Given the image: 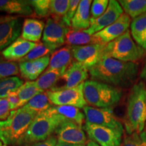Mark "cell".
Returning <instances> with one entry per match:
<instances>
[{
    "mask_svg": "<svg viewBox=\"0 0 146 146\" xmlns=\"http://www.w3.org/2000/svg\"><path fill=\"white\" fill-rule=\"evenodd\" d=\"M118 2L125 14L133 19L146 13V0H120Z\"/></svg>",
    "mask_w": 146,
    "mask_h": 146,
    "instance_id": "obj_27",
    "label": "cell"
},
{
    "mask_svg": "<svg viewBox=\"0 0 146 146\" xmlns=\"http://www.w3.org/2000/svg\"><path fill=\"white\" fill-rule=\"evenodd\" d=\"M11 111L10 104L6 98L0 99V120H6L10 116Z\"/></svg>",
    "mask_w": 146,
    "mask_h": 146,
    "instance_id": "obj_38",
    "label": "cell"
},
{
    "mask_svg": "<svg viewBox=\"0 0 146 146\" xmlns=\"http://www.w3.org/2000/svg\"><path fill=\"white\" fill-rule=\"evenodd\" d=\"M92 1L81 0L72 21L71 29L78 31H85L90 27V10Z\"/></svg>",
    "mask_w": 146,
    "mask_h": 146,
    "instance_id": "obj_19",
    "label": "cell"
},
{
    "mask_svg": "<svg viewBox=\"0 0 146 146\" xmlns=\"http://www.w3.org/2000/svg\"><path fill=\"white\" fill-rule=\"evenodd\" d=\"M0 146H3V145H2V142H1V141H0Z\"/></svg>",
    "mask_w": 146,
    "mask_h": 146,
    "instance_id": "obj_45",
    "label": "cell"
},
{
    "mask_svg": "<svg viewBox=\"0 0 146 146\" xmlns=\"http://www.w3.org/2000/svg\"><path fill=\"white\" fill-rule=\"evenodd\" d=\"M138 66L104 56L99 62L89 69L91 80L102 82L116 87H125L135 81Z\"/></svg>",
    "mask_w": 146,
    "mask_h": 146,
    "instance_id": "obj_1",
    "label": "cell"
},
{
    "mask_svg": "<svg viewBox=\"0 0 146 146\" xmlns=\"http://www.w3.org/2000/svg\"><path fill=\"white\" fill-rule=\"evenodd\" d=\"M56 146H85V145H75V144H70V143H59L58 142Z\"/></svg>",
    "mask_w": 146,
    "mask_h": 146,
    "instance_id": "obj_43",
    "label": "cell"
},
{
    "mask_svg": "<svg viewBox=\"0 0 146 146\" xmlns=\"http://www.w3.org/2000/svg\"><path fill=\"white\" fill-rule=\"evenodd\" d=\"M145 130H146V123H145Z\"/></svg>",
    "mask_w": 146,
    "mask_h": 146,
    "instance_id": "obj_46",
    "label": "cell"
},
{
    "mask_svg": "<svg viewBox=\"0 0 146 146\" xmlns=\"http://www.w3.org/2000/svg\"><path fill=\"white\" fill-rule=\"evenodd\" d=\"M44 91L36 86L35 81H27L16 91L18 98L21 102V108L27 104L33 97Z\"/></svg>",
    "mask_w": 146,
    "mask_h": 146,
    "instance_id": "obj_29",
    "label": "cell"
},
{
    "mask_svg": "<svg viewBox=\"0 0 146 146\" xmlns=\"http://www.w3.org/2000/svg\"><path fill=\"white\" fill-rule=\"evenodd\" d=\"M83 84L82 83L74 88L64 90L47 91V96L54 106H70L80 109L83 108L87 106L84 97Z\"/></svg>",
    "mask_w": 146,
    "mask_h": 146,
    "instance_id": "obj_9",
    "label": "cell"
},
{
    "mask_svg": "<svg viewBox=\"0 0 146 146\" xmlns=\"http://www.w3.org/2000/svg\"><path fill=\"white\" fill-rule=\"evenodd\" d=\"M58 143V139L56 136L52 135L43 141L37 142L27 146H56Z\"/></svg>",
    "mask_w": 146,
    "mask_h": 146,
    "instance_id": "obj_40",
    "label": "cell"
},
{
    "mask_svg": "<svg viewBox=\"0 0 146 146\" xmlns=\"http://www.w3.org/2000/svg\"><path fill=\"white\" fill-rule=\"evenodd\" d=\"M53 106L46 92H42L37 94L29 101L24 108L39 114V113L47 110Z\"/></svg>",
    "mask_w": 146,
    "mask_h": 146,
    "instance_id": "obj_28",
    "label": "cell"
},
{
    "mask_svg": "<svg viewBox=\"0 0 146 146\" xmlns=\"http://www.w3.org/2000/svg\"><path fill=\"white\" fill-rule=\"evenodd\" d=\"M69 6L68 0H51L50 16L56 21H62Z\"/></svg>",
    "mask_w": 146,
    "mask_h": 146,
    "instance_id": "obj_32",
    "label": "cell"
},
{
    "mask_svg": "<svg viewBox=\"0 0 146 146\" xmlns=\"http://www.w3.org/2000/svg\"><path fill=\"white\" fill-rule=\"evenodd\" d=\"M122 146H146V130L141 133H134L133 134H125Z\"/></svg>",
    "mask_w": 146,
    "mask_h": 146,
    "instance_id": "obj_34",
    "label": "cell"
},
{
    "mask_svg": "<svg viewBox=\"0 0 146 146\" xmlns=\"http://www.w3.org/2000/svg\"><path fill=\"white\" fill-rule=\"evenodd\" d=\"M72 49L69 46H65L56 50L50 56L49 70H62L65 72L72 63Z\"/></svg>",
    "mask_w": 146,
    "mask_h": 146,
    "instance_id": "obj_20",
    "label": "cell"
},
{
    "mask_svg": "<svg viewBox=\"0 0 146 146\" xmlns=\"http://www.w3.org/2000/svg\"><path fill=\"white\" fill-rule=\"evenodd\" d=\"M23 25V20L20 17L0 25V52H2L19 37Z\"/></svg>",
    "mask_w": 146,
    "mask_h": 146,
    "instance_id": "obj_17",
    "label": "cell"
},
{
    "mask_svg": "<svg viewBox=\"0 0 146 146\" xmlns=\"http://www.w3.org/2000/svg\"><path fill=\"white\" fill-rule=\"evenodd\" d=\"M52 109L54 112L60 114L66 120L74 122L83 127L85 116L80 108L70 106H53Z\"/></svg>",
    "mask_w": 146,
    "mask_h": 146,
    "instance_id": "obj_25",
    "label": "cell"
},
{
    "mask_svg": "<svg viewBox=\"0 0 146 146\" xmlns=\"http://www.w3.org/2000/svg\"><path fill=\"white\" fill-rule=\"evenodd\" d=\"M100 42L94 35H90L84 31L74 30L70 29L66 36L65 44L70 47L76 46H83V45L96 44Z\"/></svg>",
    "mask_w": 146,
    "mask_h": 146,
    "instance_id": "obj_23",
    "label": "cell"
},
{
    "mask_svg": "<svg viewBox=\"0 0 146 146\" xmlns=\"http://www.w3.org/2000/svg\"><path fill=\"white\" fill-rule=\"evenodd\" d=\"M37 44L36 43L27 41L19 36L10 46L1 52V56L9 61L19 62L33 50Z\"/></svg>",
    "mask_w": 146,
    "mask_h": 146,
    "instance_id": "obj_18",
    "label": "cell"
},
{
    "mask_svg": "<svg viewBox=\"0 0 146 146\" xmlns=\"http://www.w3.org/2000/svg\"><path fill=\"white\" fill-rule=\"evenodd\" d=\"M3 146H8V145H3Z\"/></svg>",
    "mask_w": 146,
    "mask_h": 146,
    "instance_id": "obj_47",
    "label": "cell"
},
{
    "mask_svg": "<svg viewBox=\"0 0 146 146\" xmlns=\"http://www.w3.org/2000/svg\"><path fill=\"white\" fill-rule=\"evenodd\" d=\"M84 130L89 139L100 146H122L123 133L110 128L85 123Z\"/></svg>",
    "mask_w": 146,
    "mask_h": 146,
    "instance_id": "obj_10",
    "label": "cell"
},
{
    "mask_svg": "<svg viewBox=\"0 0 146 146\" xmlns=\"http://www.w3.org/2000/svg\"><path fill=\"white\" fill-rule=\"evenodd\" d=\"M56 50L53 49L52 47L45 44L43 42H40L33 50L31 51L25 58L20 60L19 62L31 61V60L39 59V58L45 57L47 56H50Z\"/></svg>",
    "mask_w": 146,
    "mask_h": 146,
    "instance_id": "obj_31",
    "label": "cell"
},
{
    "mask_svg": "<svg viewBox=\"0 0 146 146\" xmlns=\"http://www.w3.org/2000/svg\"><path fill=\"white\" fill-rule=\"evenodd\" d=\"M70 28L62 21L48 18L43 31L42 42L56 50L65 44L66 36Z\"/></svg>",
    "mask_w": 146,
    "mask_h": 146,
    "instance_id": "obj_12",
    "label": "cell"
},
{
    "mask_svg": "<svg viewBox=\"0 0 146 146\" xmlns=\"http://www.w3.org/2000/svg\"><path fill=\"white\" fill-rule=\"evenodd\" d=\"M0 12L20 16H29L33 14L34 11L29 1L25 0H0Z\"/></svg>",
    "mask_w": 146,
    "mask_h": 146,
    "instance_id": "obj_22",
    "label": "cell"
},
{
    "mask_svg": "<svg viewBox=\"0 0 146 146\" xmlns=\"http://www.w3.org/2000/svg\"><path fill=\"white\" fill-rule=\"evenodd\" d=\"M140 77L146 81V62L141 70V72H140Z\"/></svg>",
    "mask_w": 146,
    "mask_h": 146,
    "instance_id": "obj_42",
    "label": "cell"
},
{
    "mask_svg": "<svg viewBox=\"0 0 146 146\" xmlns=\"http://www.w3.org/2000/svg\"><path fill=\"white\" fill-rule=\"evenodd\" d=\"M64 73V72L62 70L47 69L36 80V86L44 92L45 91H50L56 85Z\"/></svg>",
    "mask_w": 146,
    "mask_h": 146,
    "instance_id": "obj_26",
    "label": "cell"
},
{
    "mask_svg": "<svg viewBox=\"0 0 146 146\" xmlns=\"http://www.w3.org/2000/svg\"><path fill=\"white\" fill-rule=\"evenodd\" d=\"M37 114L24 107L11 111L6 120H0V141L5 145H18Z\"/></svg>",
    "mask_w": 146,
    "mask_h": 146,
    "instance_id": "obj_3",
    "label": "cell"
},
{
    "mask_svg": "<svg viewBox=\"0 0 146 146\" xmlns=\"http://www.w3.org/2000/svg\"><path fill=\"white\" fill-rule=\"evenodd\" d=\"M55 133L59 143L85 145L87 142L83 127L68 120L60 124Z\"/></svg>",
    "mask_w": 146,
    "mask_h": 146,
    "instance_id": "obj_13",
    "label": "cell"
},
{
    "mask_svg": "<svg viewBox=\"0 0 146 146\" xmlns=\"http://www.w3.org/2000/svg\"><path fill=\"white\" fill-rule=\"evenodd\" d=\"M83 111L85 116V123L102 126L114 129L124 133V126L116 117L112 108H98L89 106L84 107Z\"/></svg>",
    "mask_w": 146,
    "mask_h": 146,
    "instance_id": "obj_7",
    "label": "cell"
},
{
    "mask_svg": "<svg viewBox=\"0 0 146 146\" xmlns=\"http://www.w3.org/2000/svg\"><path fill=\"white\" fill-rule=\"evenodd\" d=\"M106 44L96 43L83 46L71 47L72 57L76 62L82 64L86 68H91L99 62L104 56V50Z\"/></svg>",
    "mask_w": 146,
    "mask_h": 146,
    "instance_id": "obj_11",
    "label": "cell"
},
{
    "mask_svg": "<svg viewBox=\"0 0 146 146\" xmlns=\"http://www.w3.org/2000/svg\"><path fill=\"white\" fill-rule=\"evenodd\" d=\"M19 74V66L15 62H11L0 56V79Z\"/></svg>",
    "mask_w": 146,
    "mask_h": 146,
    "instance_id": "obj_33",
    "label": "cell"
},
{
    "mask_svg": "<svg viewBox=\"0 0 146 146\" xmlns=\"http://www.w3.org/2000/svg\"><path fill=\"white\" fill-rule=\"evenodd\" d=\"M24 84V81L18 76H10L0 79V99L6 98L15 92Z\"/></svg>",
    "mask_w": 146,
    "mask_h": 146,
    "instance_id": "obj_30",
    "label": "cell"
},
{
    "mask_svg": "<svg viewBox=\"0 0 146 146\" xmlns=\"http://www.w3.org/2000/svg\"><path fill=\"white\" fill-rule=\"evenodd\" d=\"M45 26L41 20L27 18L24 21L21 37L27 41L37 43L43 36Z\"/></svg>",
    "mask_w": 146,
    "mask_h": 146,
    "instance_id": "obj_21",
    "label": "cell"
},
{
    "mask_svg": "<svg viewBox=\"0 0 146 146\" xmlns=\"http://www.w3.org/2000/svg\"><path fill=\"white\" fill-rule=\"evenodd\" d=\"M6 99L10 104V109L12 111L16 110L21 108V100H20L17 94H16V91L11 94L8 98H6Z\"/></svg>",
    "mask_w": 146,
    "mask_h": 146,
    "instance_id": "obj_39",
    "label": "cell"
},
{
    "mask_svg": "<svg viewBox=\"0 0 146 146\" xmlns=\"http://www.w3.org/2000/svg\"><path fill=\"white\" fill-rule=\"evenodd\" d=\"M123 14V9L119 2L116 0H110L104 13L95 21L91 22L90 27L84 31L90 35H94L114 23Z\"/></svg>",
    "mask_w": 146,
    "mask_h": 146,
    "instance_id": "obj_14",
    "label": "cell"
},
{
    "mask_svg": "<svg viewBox=\"0 0 146 146\" xmlns=\"http://www.w3.org/2000/svg\"><path fill=\"white\" fill-rule=\"evenodd\" d=\"M131 23L130 16L123 13L117 21L94 35L100 43L108 44L127 31Z\"/></svg>",
    "mask_w": 146,
    "mask_h": 146,
    "instance_id": "obj_15",
    "label": "cell"
},
{
    "mask_svg": "<svg viewBox=\"0 0 146 146\" xmlns=\"http://www.w3.org/2000/svg\"><path fill=\"white\" fill-rule=\"evenodd\" d=\"M50 56L31 61L19 62V70L21 76L29 81L37 79L50 64Z\"/></svg>",
    "mask_w": 146,
    "mask_h": 146,
    "instance_id": "obj_16",
    "label": "cell"
},
{
    "mask_svg": "<svg viewBox=\"0 0 146 146\" xmlns=\"http://www.w3.org/2000/svg\"><path fill=\"white\" fill-rule=\"evenodd\" d=\"M89 74L88 68L85 66L78 62H72L50 91H57L74 88L87 81Z\"/></svg>",
    "mask_w": 146,
    "mask_h": 146,
    "instance_id": "obj_8",
    "label": "cell"
},
{
    "mask_svg": "<svg viewBox=\"0 0 146 146\" xmlns=\"http://www.w3.org/2000/svg\"><path fill=\"white\" fill-rule=\"evenodd\" d=\"M146 123V87L143 82L131 88L127 99V110L124 118L126 134L141 133Z\"/></svg>",
    "mask_w": 146,
    "mask_h": 146,
    "instance_id": "obj_2",
    "label": "cell"
},
{
    "mask_svg": "<svg viewBox=\"0 0 146 146\" xmlns=\"http://www.w3.org/2000/svg\"><path fill=\"white\" fill-rule=\"evenodd\" d=\"M86 146H100L99 144H98L96 142L92 141V140L89 139L88 141L87 142V145Z\"/></svg>",
    "mask_w": 146,
    "mask_h": 146,
    "instance_id": "obj_44",
    "label": "cell"
},
{
    "mask_svg": "<svg viewBox=\"0 0 146 146\" xmlns=\"http://www.w3.org/2000/svg\"><path fill=\"white\" fill-rule=\"evenodd\" d=\"M108 0H95L92 1L91 7V22L100 17L108 6Z\"/></svg>",
    "mask_w": 146,
    "mask_h": 146,
    "instance_id": "obj_36",
    "label": "cell"
},
{
    "mask_svg": "<svg viewBox=\"0 0 146 146\" xmlns=\"http://www.w3.org/2000/svg\"><path fill=\"white\" fill-rule=\"evenodd\" d=\"M80 1H79V0H69L68 11H67L66 15L62 19V23L69 28L71 27V21H72V18L76 13Z\"/></svg>",
    "mask_w": 146,
    "mask_h": 146,
    "instance_id": "obj_37",
    "label": "cell"
},
{
    "mask_svg": "<svg viewBox=\"0 0 146 146\" xmlns=\"http://www.w3.org/2000/svg\"><path fill=\"white\" fill-rule=\"evenodd\" d=\"M83 94L87 105L98 108H112L123 96V91L118 87L94 80L84 83Z\"/></svg>",
    "mask_w": 146,
    "mask_h": 146,
    "instance_id": "obj_5",
    "label": "cell"
},
{
    "mask_svg": "<svg viewBox=\"0 0 146 146\" xmlns=\"http://www.w3.org/2000/svg\"><path fill=\"white\" fill-rule=\"evenodd\" d=\"M131 35L137 44L146 50V13L133 20Z\"/></svg>",
    "mask_w": 146,
    "mask_h": 146,
    "instance_id": "obj_24",
    "label": "cell"
},
{
    "mask_svg": "<svg viewBox=\"0 0 146 146\" xmlns=\"http://www.w3.org/2000/svg\"><path fill=\"white\" fill-rule=\"evenodd\" d=\"M145 50L133 40L129 30L106 45L104 56L125 62H135L145 55Z\"/></svg>",
    "mask_w": 146,
    "mask_h": 146,
    "instance_id": "obj_6",
    "label": "cell"
},
{
    "mask_svg": "<svg viewBox=\"0 0 146 146\" xmlns=\"http://www.w3.org/2000/svg\"><path fill=\"white\" fill-rule=\"evenodd\" d=\"M66 119L52 110V108L38 114L18 145H27L43 141L52 136Z\"/></svg>",
    "mask_w": 146,
    "mask_h": 146,
    "instance_id": "obj_4",
    "label": "cell"
},
{
    "mask_svg": "<svg viewBox=\"0 0 146 146\" xmlns=\"http://www.w3.org/2000/svg\"><path fill=\"white\" fill-rule=\"evenodd\" d=\"M17 18H18V16H10V15L0 16V25H2V24L8 23V22L13 21V20H15Z\"/></svg>",
    "mask_w": 146,
    "mask_h": 146,
    "instance_id": "obj_41",
    "label": "cell"
},
{
    "mask_svg": "<svg viewBox=\"0 0 146 146\" xmlns=\"http://www.w3.org/2000/svg\"><path fill=\"white\" fill-rule=\"evenodd\" d=\"M29 1L38 17L45 18L50 15L51 0H31Z\"/></svg>",
    "mask_w": 146,
    "mask_h": 146,
    "instance_id": "obj_35",
    "label": "cell"
}]
</instances>
